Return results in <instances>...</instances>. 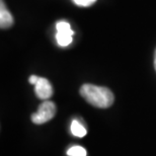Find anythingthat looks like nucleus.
Segmentation results:
<instances>
[{
	"mask_svg": "<svg viewBox=\"0 0 156 156\" xmlns=\"http://www.w3.org/2000/svg\"><path fill=\"white\" fill-rule=\"evenodd\" d=\"M81 96L89 105L99 108H108L114 104V93L107 87L93 85V84H83L80 87Z\"/></svg>",
	"mask_w": 156,
	"mask_h": 156,
	"instance_id": "f257e3e1",
	"label": "nucleus"
},
{
	"mask_svg": "<svg viewBox=\"0 0 156 156\" xmlns=\"http://www.w3.org/2000/svg\"><path fill=\"white\" fill-rule=\"evenodd\" d=\"M56 105L53 101H45L43 104L40 105L39 110L36 114H33L32 121L36 125L45 124L50 120H52L56 115Z\"/></svg>",
	"mask_w": 156,
	"mask_h": 156,
	"instance_id": "f03ea898",
	"label": "nucleus"
},
{
	"mask_svg": "<svg viewBox=\"0 0 156 156\" xmlns=\"http://www.w3.org/2000/svg\"><path fill=\"white\" fill-rule=\"evenodd\" d=\"M57 34H56V39L58 44L61 47H67L72 43V36L74 32L71 30L70 24L66 21H59L57 23Z\"/></svg>",
	"mask_w": 156,
	"mask_h": 156,
	"instance_id": "7ed1b4c3",
	"label": "nucleus"
},
{
	"mask_svg": "<svg viewBox=\"0 0 156 156\" xmlns=\"http://www.w3.org/2000/svg\"><path fill=\"white\" fill-rule=\"evenodd\" d=\"M35 92H36V95L38 96L40 99L48 101L53 95L54 90H53V87L48 79L40 77L38 82L35 84Z\"/></svg>",
	"mask_w": 156,
	"mask_h": 156,
	"instance_id": "20e7f679",
	"label": "nucleus"
},
{
	"mask_svg": "<svg viewBox=\"0 0 156 156\" xmlns=\"http://www.w3.org/2000/svg\"><path fill=\"white\" fill-rule=\"evenodd\" d=\"M13 24V16L5 7L3 0H1V8H0V27L1 29H8Z\"/></svg>",
	"mask_w": 156,
	"mask_h": 156,
	"instance_id": "39448f33",
	"label": "nucleus"
},
{
	"mask_svg": "<svg viewBox=\"0 0 156 156\" xmlns=\"http://www.w3.org/2000/svg\"><path fill=\"white\" fill-rule=\"evenodd\" d=\"M70 129H71V133H72L74 136L79 137V138H82V137H84L87 134V131L85 128L82 126V124H80L79 122L76 120L72 121Z\"/></svg>",
	"mask_w": 156,
	"mask_h": 156,
	"instance_id": "423d86ee",
	"label": "nucleus"
},
{
	"mask_svg": "<svg viewBox=\"0 0 156 156\" xmlns=\"http://www.w3.org/2000/svg\"><path fill=\"white\" fill-rule=\"evenodd\" d=\"M68 156H86V150L81 146H72L67 150Z\"/></svg>",
	"mask_w": 156,
	"mask_h": 156,
	"instance_id": "0eeeda50",
	"label": "nucleus"
},
{
	"mask_svg": "<svg viewBox=\"0 0 156 156\" xmlns=\"http://www.w3.org/2000/svg\"><path fill=\"white\" fill-rule=\"evenodd\" d=\"M74 2L76 3L77 5H79V6H89V5H91L93 4L96 0H73Z\"/></svg>",
	"mask_w": 156,
	"mask_h": 156,
	"instance_id": "6e6552de",
	"label": "nucleus"
},
{
	"mask_svg": "<svg viewBox=\"0 0 156 156\" xmlns=\"http://www.w3.org/2000/svg\"><path fill=\"white\" fill-rule=\"evenodd\" d=\"M40 79V77L39 76H37V75H32L30 77V83H32V84H36L37 82H38V80Z\"/></svg>",
	"mask_w": 156,
	"mask_h": 156,
	"instance_id": "1a4fd4ad",
	"label": "nucleus"
},
{
	"mask_svg": "<svg viewBox=\"0 0 156 156\" xmlns=\"http://www.w3.org/2000/svg\"><path fill=\"white\" fill-rule=\"evenodd\" d=\"M154 68L156 70V51H155V55H154Z\"/></svg>",
	"mask_w": 156,
	"mask_h": 156,
	"instance_id": "9d476101",
	"label": "nucleus"
}]
</instances>
